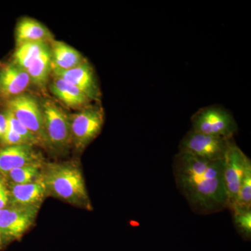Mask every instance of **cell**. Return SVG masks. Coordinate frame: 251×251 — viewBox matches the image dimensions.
Segmentation results:
<instances>
[{"instance_id": "cell-12", "label": "cell", "mask_w": 251, "mask_h": 251, "mask_svg": "<svg viewBox=\"0 0 251 251\" xmlns=\"http://www.w3.org/2000/svg\"><path fill=\"white\" fill-rule=\"evenodd\" d=\"M31 84L27 72L14 63H10L1 68L0 99L6 101L25 93Z\"/></svg>"}, {"instance_id": "cell-18", "label": "cell", "mask_w": 251, "mask_h": 251, "mask_svg": "<svg viewBox=\"0 0 251 251\" xmlns=\"http://www.w3.org/2000/svg\"><path fill=\"white\" fill-rule=\"evenodd\" d=\"M47 44L43 42L25 43L17 46L13 55L12 62L27 71L28 67Z\"/></svg>"}, {"instance_id": "cell-14", "label": "cell", "mask_w": 251, "mask_h": 251, "mask_svg": "<svg viewBox=\"0 0 251 251\" xmlns=\"http://www.w3.org/2000/svg\"><path fill=\"white\" fill-rule=\"evenodd\" d=\"M16 45L29 42H43L50 44L54 40L50 30L37 20L23 17L18 21L15 30Z\"/></svg>"}, {"instance_id": "cell-3", "label": "cell", "mask_w": 251, "mask_h": 251, "mask_svg": "<svg viewBox=\"0 0 251 251\" xmlns=\"http://www.w3.org/2000/svg\"><path fill=\"white\" fill-rule=\"evenodd\" d=\"M44 120L45 148L64 152L72 146L69 115L49 99L41 101Z\"/></svg>"}, {"instance_id": "cell-17", "label": "cell", "mask_w": 251, "mask_h": 251, "mask_svg": "<svg viewBox=\"0 0 251 251\" xmlns=\"http://www.w3.org/2000/svg\"><path fill=\"white\" fill-rule=\"evenodd\" d=\"M26 72L30 77L31 83L32 85L41 90L45 88L52 74L50 44H47L41 51L40 53L38 54Z\"/></svg>"}, {"instance_id": "cell-8", "label": "cell", "mask_w": 251, "mask_h": 251, "mask_svg": "<svg viewBox=\"0 0 251 251\" xmlns=\"http://www.w3.org/2000/svg\"><path fill=\"white\" fill-rule=\"evenodd\" d=\"M232 139L202 134L191 130L180 142L179 151L190 153L206 161H224Z\"/></svg>"}, {"instance_id": "cell-6", "label": "cell", "mask_w": 251, "mask_h": 251, "mask_svg": "<svg viewBox=\"0 0 251 251\" xmlns=\"http://www.w3.org/2000/svg\"><path fill=\"white\" fill-rule=\"evenodd\" d=\"M5 102V109L30 130L40 141L41 146L45 148L44 115L41 101L25 92Z\"/></svg>"}, {"instance_id": "cell-26", "label": "cell", "mask_w": 251, "mask_h": 251, "mask_svg": "<svg viewBox=\"0 0 251 251\" xmlns=\"http://www.w3.org/2000/svg\"><path fill=\"white\" fill-rule=\"evenodd\" d=\"M5 184H6V181H5L4 178H3L2 176H0V188H1V186H4Z\"/></svg>"}, {"instance_id": "cell-24", "label": "cell", "mask_w": 251, "mask_h": 251, "mask_svg": "<svg viewBox=\"0 0 251 251\" xmlns=\"http://www.w3.org/2000/svg\"><path fill=\"white\" fill-rule=\"evenodd\" d=\"M9 191L6 184L0 188V210L9 205Z\"/></svg>"}, {"instance_id": "cell-21", "label": "cell", "mask_w": 251, "mask_h": 251, "mask_svg": "<svg viewBox=\"0 0 251 251\" xmlns=\"http://www.w3.org/2000/svg\"><path fill=\"white\" fill-rule=\"evenodd\" d=\"M234 206L245 209L251 208V163L246 170L238 191L237 199L232 207Z\"/></svg>"}, {"instance_id": "cell-2", "label": "cell", "mask_w": 251, "mask_h": 251, "mask_svg": "<svg viewBox=\"0 0 251 251\" xmlns=\"http://www.w3.org/2000/svg\"><path fill=\"white\" fill-rule=\"evenodd\" d=\"M42 177L48 196L92 211V202L80 167L74 163H44Z\"/></svg>"}, {"instance_id": "cell-25", "label": "cell", "mask_w": 251, "mask_h": 251, "mask_svg": "<svg viewBox=\"0 0 251 251\" xmlns=\"http://www.w3.org/2000/svg\"><path fill=\"white\" fill-rule=\"evenodd\" d=\"M7 127V120L4 112H0V141L4 135Z\"/></svg>"}, {"instance_id": "cell-27", "label": "cell", "mask_w": 251, "mask_h": 251, "mask_svg": "<svg viewBox=\"0 0 251 251\" xmlns=\"http://www.w3.org/2000/svg\"><path fill=\"white\" fill-rule=\"evenodd\" d=\"M4 242H3L2 238H1V234H0V250L3 249L4 247Z\"/></svg>"}, {"instance_id": "cell-20", "label": "cell", "mask_w": 251, "mask_h": 251, "mask_svg": "<svg viewBox=\"0 0 251 251\" xmlns=\"http://www.w3.org/2000/svg\"><path fill=\"white\" fill-rule=\"evenodd\" d=\"M233 214L234 225L243 238L250 240L251 237V208L234 206L230 209Z\"/></svg>"}, {"instance_id": "cell-16", "label": "cell", "mask_w": 251, "mask_h": 251, "mask_svg": "<svg viewBox=\"0 0 251 251\" xmlns=\"http://www.w3.org/2000/svg\"><path fill=\"white\" fill-rule=\"evenodd\" d=\"M52 72H65L80 65L85 60L82 54L63 41L54 40L50 44Z\"/></svg>"}, {"instance_id": "cell-7", "label": "cell", "mask_w": 251, "mask_h": 251, "mask_svg": "<svg viewBox=\"0 0 251 251\" xmlns=\"http://www.w3.org/2000/svg\"><path fill=\"white\" fill-rule=\"evenodd\" d=\"M40 208L9 204L0 210V234L4 245L22 238L34 225Z\"/></svg>"}, {"instance_id": "cell-4", "label": "cell", "mask_w": 251, "mask_h": 251, "mask_svg": "<svg viewBox=\"0 0 251 251\" xmlns=\"http://www.w3.org/2000/svg\"><path fill=\"white\" fill-rule=\"evenodd\" d=\"M72 147L76 151H82L101 132L105 112L100 101L90 103L69 115Z\"/></svg>"}, {"instance_id": "cell-22", "label": "cell", "mask_w": 251, "mask_h": 251, "mask_svg": "<svg viewBox=\"0 0 251 251\" xmlns=\"http://www.w3.org/2000/svg\"><path fill=\"white\" fill-rule=\"evenodd\" d=\"M4 112L5 115H6V120H7L8 125L16 133L21 135L23 139L25 140L28 145H33V146H38V145L41 146L40 141L38 140L35 135L33 134L30 130L26 128L22 123L18 121L17 119L11 112L8 111L6 109H5Z\"/></svg>"}, {"instance_id": "cell-23", "label": "cell", "mask_w": 251, "mask_h": 251, "mask_svg": "<svg viewBox=\"0 0 251 251\" xmlns=\"http://www.w3.org/2000/svg\"><path fill=\"white\" fill-rule=\"evenodd\" d=\"M0 143L4 147L16 146V145H28L18 133L13 130L7 123L6 131L1 138Z\"/></svg>"}, {"instance_id": "cell-28", "label": "cell", "mask_w": 251, "mask_h": 251, "mask_svg": "<svg viewBox=\"0 0 251 251\" xmlns=\"http://www.w3.org/2000/svg\"><path fill=\"white\" fill-rule=\"evenodd\" d=\"M1 67H0V77H1Z\"/></svg>"}, {"instance_id": "cell-5", "label": "cell", "mask_w": 251, "mask_h": 251, "mask_svg": "<svg viewBox=\"0 0 251 251\" xmlns=\"http://www.w3.org/2000/svg\"><path fill=\"white\" fill-rule=\"evenodd\" d=\"M193 131L202 134L232 139L238 126L233 115L220 105H211L198 110L191 117Z\"/></svg>"}, {"instance_id": "cell-15", "label": "cell", "mask_w": 251, "mask_h": 251, "mask_svg": "<svg viewBox=\"0 0 251 251\" xmlns=\"http://www.w3.org/2000/svg\"><path fill=\"white\" fill-rule=\"evenodd\" d=\"M52 75L50 90L67 108L79 110L93 102L75 86L57 75Z\"/></svg>"}, {"instance_id": "cell-9", "label": "cell", "mask_w": 251, "mask_h": 251, "mask_svg": "<svg viewBox=\"0 0 251 251\" xmlns=\"http://www.w3.org/2000/svg\"><path fill=\"white\" fill-rule=\"evenodd\" d=\"M251 163L250 158L243 152L233 139L231 140L224 159V184L229 209L235 202L246 170Z\"/></svg>"}, {"instance_id": "cell-13", "label": "cell", "mask_w": 251, "mask_h": 251, "mask_svg": "<svg viewBox=\"0 0 251 251\" xmlns=\"http://www.w3.org/2000/svg\"><path fill=\"white\" fill-rule=\"evenodd\" d=\"M9 191V204L19 206H41L48 196L47 188L42 176L34 182L25 184L6 183Z\"/></svg>"}, {"instance_id": "cell-19", "label": "cell", "mask_w": 251, "mask_h": 251, "mask_svg": "<svg viewBox=\"0 0 251 251\" xmlns=\"http://www.w3.org/2000/svg\"><path fill=\"white\" fill-rule=\"evenodd\" d=\"M44 164L29 165L16 168L6 173L2 177L6 183L25 184L34 182L42 176Z\"/></svg>"}, {"instance_id": "cell-1", "label": "cell", "mask_w": 251, "mask_h": 251, "mask_svg": "<svg viewBox=\"0 0 251 251\" xmlns=\"http://www.w3.org/2000/svg\"><path fill=\"white\" fill-rule=\"evenodd\" d=\"M173 173L180 193L198 214H213L227 208L224 161H206L179 151L173 161Z\"/></svg>"}, {"instance_id": "cell-10", "label": "cell", "mask_w": 251, "mask_h": 251, "mask_svg": "<svg viewBox=\"0 0 251 251\" xmlns=\"http://www.w3.org/2000/svg\"><path fill=\"white\" fill-rule=\"evenodd\" d=\"M80 90L93 102L100 101L101 93L92 64L87 59L82 64L65 72H52Z\"/></svg>"}, {"instance_id": "cell-11", "label": "cell", "mask_w": 251, "mask_h": 251, "mask_svg": "<svg viewBox=\"0 0 251 251\" xmlns=\"http://www.w3.org/2000/svg\"><path fill=\"white\" fill-rule=\"evenodd\" d=\"M34 147L23 145L0 149V176L21 167L44 164L42 155Z\"/></svg>"}]
</instances>
